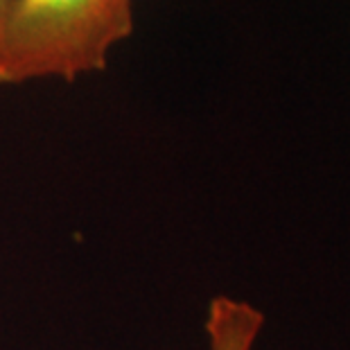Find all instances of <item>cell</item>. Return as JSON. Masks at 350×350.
<instances>
[{"mask_svg":"<svg viewBox=\"0 0 350 350\" xmlns=\"http://www.w3.org/2000/svg\"><path fill=\"white\" fill-rule=\"evenodd\" d=\"M208 350H253L265 327V314L256 305L235 296H213L206 312Z\"/></svg>","mask_w":350,"mask_h":350,"instance_id":"obj_2","label":"cell"},{"mask_svg":"<svg viewBox=\"0 0 350 350\" xmlns=\"http://www.w3.org/2000/svg\"><path fill=\"white\" fill-rule=\"evenodd\" d=\"M10 7H12V0H0V34H3V27H5L7 14H10Z\"/></svg>","mask_w":350,"mask_h":350,"instance_id":"obj_3","label":"cell"},{"mask_svg":"<svg viewBox=\"0 0 350 350\" xmlns=\"http://www.w3.org/2000/svg\"><path fill=\"white\" fill-rule=\"evenodd\" d=\"M136 0H12L0 34V86L77 81L107 70L133 34Z\"/></svg>","mask_w":350,"mask_h":350,"instance_id":"obj_1","label":"cell"}]
</instances>
